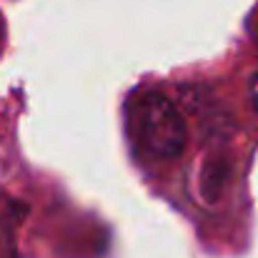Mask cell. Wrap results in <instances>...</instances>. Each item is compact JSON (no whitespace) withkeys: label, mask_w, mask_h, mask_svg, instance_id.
Returning <instances> with one entry per match:
<instances>
[{"label":"cell","mask_w":258,"mask_h":258,"mask_svg":"<svg viewBox=\"0 0 258 258\" xmlns=\"http://www.w3.org/2000/svg\"><path fill=\"white\" fill-rule=\"evenodd\" d=\"M248 93H251V103H253V108H256V113H258V73L253 76V78H251Z\"/></svg>","instance_id":"cell-2"},{"label":"cell","mask_w":258,"mask_h":258,"mask_svg":"<svg viewBox=\"0 0 258 258\" xmlns=\"http://www.w3.org/2000/svg\"><path fill=\"white\" fill-rule=\"evenodd\" d=\"M256 40H258V25H256Z\"/></svg>","instance_id":"cell-4"},{"label":"cell","mask_w":258,"mask_h":258,"mask_svg":"<svg viewBox=\"0 0 258 258\" xmlns=\"http://www.w3.org/2000/svg\"><path fill=\"white\" fill-rule=\"evenodd\" d=\"M131 133L143 153L151 158L171 161L185 148V123L180 110L168 95L151 90L141 93L131 103Z\"/></svg>","instance_id":"cell-1"},{"label":"cell","mask_w":258,"mask_h":258,"mask_svg":"<svg viewBox=\"0 0 258 258\" xmlns=\"http://www.w3.org/2000/svg\"><path fill=\"white\" fill-rule=\"evenodd\" d=\"M0 43H3V20H0Z\"/></svg>","instance_id":"cell-3"}]
</instances>
